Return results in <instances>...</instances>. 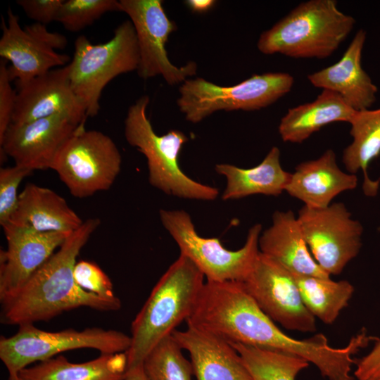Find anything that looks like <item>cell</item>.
Here are the masks:
<instances>
[{
    "instance_id": "6da1fadb",
    "label": "cell",
    "mask_w": 380,
    "mask_h": 380,
    "mask_svg": "<svg viewBox=\"0 0 380 380\" xmlns=\"http://www.w3.org/2000/svg\"><path fill=\"white\" fill-rule=\"evenodd\" d=\"M100 223L97 217L83 222L15 296L1 303L4 323L34 324L80 307L101 311L120 308V300H108L87 292L74 279L76 258Z\"/></svg>"
},
{
    "instance_id": "7a4b0ae2",
    "label": "cell",
    "mask_w": 380,
    "mask_h": 380,
    "mask_svg": "<svg viewBox=\"0 0 380 380\" xmlns=\"http://www.w3.org/2000/svg\"><path fill=\"white\" fill-rule=\"evenodd\" d=\"M204 277L181 254L168 267L132 323L131 343L125 352L126 369L142 365L162 339L189 318L205 284Z\"/></svg>"
},
{
    "instance_id": "3957f363",
    "label": "cell",
    "mask_w": 380,
    "mask_h": 380,
    "mask_svg": "<svg viewBox=\"0 0 380 380\" xmlns=\"http://www.w3.org/2000/svg\"><path fill=\"white\" fill-rule=\"evenodd\" d=\"M355 23L353 17L338 8L336 1L310 0L263 32L257 46L264 54L322 59L339 47Z\"/></svg>"
},
{
    "instance_id": "277c9868",
    "label": "cell",
    "mask_w": 380,
    "mask_h": 380,
    "mask_svg": "<svg viewBox=\"0 0 380 380\" xmlns=\"http://www.w3.org/2000/svg\"><path fill=\"white\" fill-rule=\"evenodd\" d=\"M150 99L143 96L128 109L125 120V136L132 146L147 159L151 185L167 195L198 201H213L217 188L198 182L180 168L179 156L189 140L181 131L172 129L162 136L153 130L146 115Z\"/></svg>"
},
{
    "instance_id": "5b68a950",
    "label": "cell",
    "mask_w": 380,
    "mask_h": 380,
    "mask_svg": "<svg viewBox=\"0 0 380 380\" xmlns=\"http://www.w3.org/2000/svg\"><path fill=\"white\" fill-rule=\"evenodd\" d=\"M68 65L70 85L83 104L87 118L99 112L103 89L119 75L137 70L139 61L134 27L130 20L121 23L106 42L93 44L84 35L75 41Z\"/></svg>"
},
{
    "instance_id": "8992f818",
    "label": "cell",
    "mask_w": 380,
    "mask_h": 380,
    "mask_svg": "<svg viewBox=\"0 0 380 380\" xmlns=\"http://www.w3.org/2000/svg\"><path fill=\"white\" fill-rule=\"evenodd\" d=\"M159 215L162 224L178 245L180 254L198 268L206 281L243 282L251 272L260 253V224L249 229L241 248L231 251L217 238L201 236L186 211L161 209Z\"/></svg>"
},
{
    "instance_id": "52a82bcc",
    "label": "cell",
    "mask_w": 380,
    "mask_h": 380,
    "mask_svg": "<svg viewBox=\"0 0 380 380\" xmlns=\"http://www.w3.org/2000/svg\"><path fill=\"white\" fill-rule=\"evenodd\" d=\"M130 336L98 327L83 330L65 329L47 331L34 324L19 326L17 332L0 338V359L8 376L16 375L34 362H39L63 352L91 348L101 354L125 353L129 348Z\"/></svg>"
},
{
    "instance_id": "ba28073f",
    "label": "cell",
    "mask_w": 380,
    "mask_h": 380,
    "mask_svg": "<svg viewBox=\"0 0 380 380\" xmlns=\"http://www.w3.org/2000/svg\"><path fill=\"white\" fill-rule=\"evenodd\" d=\"M293 82V77L286 72L253 75L231 87L219 86L197 77L186 80L180 86L177 106L186 120L197 123L217 110L265 108L289 93Z\"/></svg>"
},
{
    "instance_id": "9c48e42d",
    "label": "cell",
    "mask_w": 380,
    "mask_h": 380,
    "mask_svg": "<svg viewBox=\"0 0 380 380\" xmlns=\"http://www.w3.org/2000/svg\"><path fill=\"white\" fill-rule=\"evenodd\" d=\"M121 164L112 139L100 131L86 130L83 125L63 146L51 169L73 196L82 198L108 190Z\"/></svg>"
},
{
    "instance_id": "30bf717a",
    "label": "cell",
    "mask_w": 380,
    "mask_h": 380,
    "mask_svg": "<svg viewBox=\"0 0 380 380\" xmlns=\"http://www.w3.org/2000/svg\"><path fill=\"white\" fill-rule=\"evenodd\" d=\"M298 220L312 255L330 276L341 274L359 253L363 228L343 203L324 208L303 205Z\"/></svg>"
},
{
    "instance_id": "8fae6325",
    "label": "cell",
    "mask_w": 380,
    "mask_h": 380,
    "mask_svg": "<svg viewBox=\"0 0 380 380\" xmlns=\"http://www.w3.org/2000/svg\"><path fill=\"white\" fill-rule=\"evenodd\" d=\"M7 23L1 18L2 35L0 56L10 61L8 72L11 81L20 86L58 66H65L70 57L58 53L68 44L65 36L47 30L45 25L34 23L22 27L19 18L9 7Z\"/></svg>"
},
{
    "instance_id": "7c38bea8",
    "label": "cell",
    "mask_w": 380,
    "mask_h": 380,
    "mask_svg": "<svg viewBox=\"0 0 380 380\" xmlns=\"http://www.w3.org/2000/svg\"><path fill=\"white\" fill-rule=\"evenodd\" d=\"M120 11L130 18L136 32L139 61V76L148 79L161 75L170 85L184 82L196 73L190 61L184 66L173 65L165 49L169 35L177 29L167 16L160 0H120Z\"/></svg>"
},
{
    "instance_id": "4fadbf2b",
    "label": "cell",
    "mask_w": 380,
    "mask_h": 380,
    "mask_svg": "<svg viewBox=\"0 0 380 380\" xmlns=\"http://www.w3.org/2000/svg\"><path fill=\"white\" fill-rule=\"evenodd\" d=\"M259 308L284 328L315 332L316 318L306 308L293 274L260 251L248 277L241 282Z\"/></svg>"
},
{
    "instance_id": "5bb4252c",
    "label": "cell",
    "mask_w": 380,
    "mask_h": 380,
    "mask_svg": "<svg viewBox=\"0 0 380 380\" xmlns=\"http://www.w3.org/2000/svg\"><path fill=\"white\" fill-rule=\"evenodd\" d=\"M84 124L62 115L12 122L0 139L1 157L8 156L15 165L32 172L51 169L63 146Z\"/></svg>"
},
{
    "instance_id": "9a60e30c",
    "label": "cell",
    "mask_w": 380,
    "mask_h": 380,
    "mask_svg": "<svg viewBox=\"0 0 380 380\" xmlns=\"http://www.w3.org/2000/svg\"><path fill=\"white\" fill-rule=\"evenodd\" d=\"M7 242L0 253V300L15 296L71 234L39 232L7 222L2 226Z\"/></svg>"
},
{
    "instance_id": "2e32d148",
    "label": "cell",
    "mask_w": 380,
    "mask_h": 380,
    "mask_svg": "<svg viewBox=\"0 0 380 380\" xmlns=\"http://www.w3.org/2000/svg\"><path fill=\"white\" fill-rule=\"evenodd\" d=\"M55 115L85 123V108L70 85L69 67L54 68L17 87L13 123H24Z\"/></svg>"
},
{
    "instance_id": "e0dca14e",
    "label": "cell",
    "mask_w": 380,
    "mask_h": 380,
    "mask_svg": "<svg viewBox=\"0 0 380 380\" xmlns=\"http://www.w3.org/2000/svg\"><path fill=\"white\" fill-rule=\"evenodd\" d=\"M172 335L189 353L197 380H253L239 353L222 337L191 326Z\"/></svg>"
},
{
    "instance_id": "ac0fdd59",
    "label": "cell",
    "mask_w": 380,
    "mask_h": 380,
    "mask_svg": "<svg viewBox=\"0 0 380 380\" xmlns=\"http://www.w3.org/2000/svg\"><path fill=\"white\" fill-rule=\"evenodd\" d=\"M365 39L366 32L359 30L338 62L308 75L314 87L338 94L355 110L369 109L378 91L361 64Z\"/></svg>"
},
{
    "instance_id": "d6986e66",
    "label": "cell",
    "mask_w": 380,
    "mask_h": 380,
    "mask_svg": "<svg viewBox=\"0 0 380 380\" xmlns=\"http://www.w3.org/2000/svg\"><path fill=\"white\" fill-rule=\"evenodd\" d=\"M357 185L355 175L343 172L331 149L319 158L298 164L286 187L291 196L312 208H324L339 194L353 190Z\"/></svg>"
},
{
    "instance_id": "ffe728a7",
    "label": "cell",
    "mask_w": 380,
    "mask_h": 380,
    "mask_svg": "<svg viewBox=\"0 0 380 380\" xmlns=\"http://www.w3.org/2000/svg\"><path fill=\"white\" fill-rule=\"evenodd\" d=\"M259 249L293 274L330 278L312 255L298 217L291 210L274 213L272 225L261 232Z\"/></svg>"
},
{
    "instance_id": "44dd1931",
    "label": "cell",
    "mask_w": 380,
    "mask_h": 380,
    "mask_svg": "<svg viewBox=\"0 0 380 380\" xmlns=\"http://www.w3.org/2000/svg\"><path fill=\"white\" fill-rule=\"evenodd\" d=\"M8 222L39 232L68 234L83 223L62 196L32 183L26 184L19 194L16 208Z\"/></svg>"
},
{
    "instance_id": "7402d4cb",
    "label": "cell",
    "mask_w": 380,
    "mask_h": 380,
    "mask_svg": "<svg viewBox=\"0 0 380 380\" xmlns=\"http://www.w3.org/2000/svg\"><path fill=\"white\" fill-rule=\"evenodd\" d=\"M217 173L225 177L224 201L239 199L255 194L277 196L285 191L291 173L285 171L280 163V151L272 147L262 162L244 169L231 164H217Z\"/></svg>"
},
{
    "instance_id": "603a6c76",
    "label": "cell",
    "mask_w": 380,
    "mask_h": 380,
    "mask_svg": "<svg viewBox=\"0 0 380 380\" xmlns=\"http://www.w3.org/2000/svg\"><path fill=\"white\" fill-rule=\"evenodd\" d=\"M355 111L340 95L324 89L314 101L289 108L279 133L285 142L300 144L328 124L349 122Z\"/></svg>"
},
{
    "instance_id": "cb8c5ba5",
    "label": "cell",
    "mask_w": 380,
    "mask_h": 380,
    "mask_svg": "<svg viewBox=\"0 0 380 380\" xmlns=\"http://www.w3.org/2000/svg\"><path fill=\"white\" fill-rule=\"evenodd\" d=\"M127 369L125 353L101 354L80 363L57 355L20 372L23 380H122Z\"/></svg>"
},
{
    "instance_id": "d4e9b609",
    "label": "cell",
    "mask_w": 380,
    "mask_h": 380,
    "mask_svg": "<svg viewBox=\"0 0 380 380\" xmlns=\"http://www.w3.org/2000/svg\"><path fill=\"white\" fill-rule=\"evenodd\" d=\"M349 123L353 141L343 150L342 161L348 173L362 171L365 194L374 196L378 185L369 179L367 168L380 155V108L355 110Z\"/></svg>"
},
{
    "instance_id": "484cf974",
    "label": "cell",
    "mask_w": 380,
    "mask_h": 380,
    "mask_svg": "<svg viewBox=\"0 0 380 380\" xmlns=\"http://www.w3.org/2000/svg\"><path fill=\"white\" fill-rule=\"evenodd\" d=\"M293 275L306 308L315 318L327 324L336 321L354 293V286L347 280Z\"/></svg>"
},
{
    "instance_id": "4316f807",
    "label": "cell",
    "mask_w": 380,
    "mask_h": 380,
    "mask_svg": "<svg viewBox=\"0 0 380 380\" xmlns=\"http://www.w3.org/2000/svg\"><path fill=\"white\" fill-rule=\"evenodd\" d=\"M239 353L253 380H296L310 363L281 351L230 343Z\"/></svg>"
},
{
    "instance_id": "83f0119b",
    "label": "cell",
    "mask_w": 380,
    "mask_h": 380,
    "mask_svg": "<svg viewBox=\"0 0 380 380\" xmlns=\"http://www.w3.org/2000/svg\"><path fill=\"white\" fill-rule=\"evenodd\" d=\"M143 367L150 380H192L191 361L172 335L162 339L146 355Z\"/></svg>"
},
{
    "instance_id": "f1b7e54d",
    "label": "cell",
    "mask_w": 380,
    "mask_h": 380,
    "mask_svg": "<svg viewBox=\"0 0 380 380\" xmlns=\"http://www.w3.org/2000/svg\"><path fill=\"white\" fill-rule=\"evenodd\" d=\"M110 11H120L119 1L64 0L56 21L69 32H77L91 25Z\"/></svg>"
},
{
    "instance_id": "f546056e",
    "label": "cell",
    "mask_w": 380,
    "mask_h": 380,
    "mask_svg": "<svg viewBox=\"0 0 380 380\" xmlns=\"http://www.w3.org/2000/svg\"><path fill=\"white\" fill-rule=\"evenodd\" d=\"M74 279L83 290L108 300H120L114 293L107 274L94 262L80 260L74 267Z\"/></svg>"
},
{
    "instance_id": "4dcf8cb0",
    "label": "cell",
    "mask_w": 380,
    "mask_h": 380,
    "mask_svg": "<svg viewBox=\"0 0 380 380\" xmlns=\"http://www.w3.org/2000/svg\"><path fill=\"white\" fill-rule=\"evenodd\" d=\"M32 170L14 165L0 169V224L7 223L14 213L18 201V189L22 180Z\"/></svg>"
},
{
    "instance_id": "1f68e13d",
    "label": "cell",
    "mask_w": 380,
    "mask_h": 380,
    "mask_svg": "<svg viewBox=\"0 0 380 380\" xmlns=\"http://www.w3.org/2000/svg\"><path fill=\"white\" fill-rule=\"evenodd\" d=\"M7 62L4 59L0 61V139L12 123L16 101V91L11 84Z\"/></svg>"
},
{
    "instance_id": "d6a6232c",
    "label": "cell",
    "mask_w": 380,
    "mask_h": 380,
    "mask_svg": "<svg viewBox=\"0 0 380 380\" xmlns=\"http://www.w3.org/2000/svg\"><path fill=\"white\" fill-rule=\"evenodd\" d=\"M64 0H18L26 15L43 25L56 21L59 9Z\"/></svg>"
},
{
    "instance_id": "836d02e7",
    "label": "cell",
    "mask_w": 380,
    "mask_h": 380,
    "mask_svg": "<svg viewBox=\"0 0 380 380\" xmlns=\"http://www.w3.org/2000/svg\"><path fill=\"white\" fill-rule=\"evenodd\" d=\"M354 376L357 380H380V338L372 350L355 360Z\"/></svg>"
},
{
    "instance_id": "e575fe53",
    "label": "cell",
    "mask_w": 380,
    "mask_h": 380,
    "mask_svg": "<svg viewBox=\"0 0 380 380\" xmlns=\"http://www.w3.org/2000/svg\"><path fill=\"white\" fill-rule=\"evenodd\" d=\"M185 2L194 12L204 13L212 8L216 1L213 0H188Z\"/></svg>"
},
{
    "instance_id": "d590c367",
    "label": "cell",
    "mask_w": 380,
    "mask_h": 380,
    "mask_svg": "<svg viewBox=\"0 0 380 380\" xmlns=\"http://www.w3.org/2000/svg\"><path fill=\"white\" fill-rule=\"evenodd\" d=\"M122 380H150L143 367V364L126 369Z\"/></svg>"
},
{
    "instance_id": "8d00e7d4",
    "label": "cell",
    "mask_w": 380,
    "mask_h": 380,
    "mask_svg": "<svg viewBox=\"0 0 380 380\" xmlns=\"http://www.w3.org/2000/svg\"><path fill=\"white\" fill-rule=\"evenodd\" d=\"M8 380H23V379L19 376V374H16V375H9Z\"/></svg>"
}]
</instances>
